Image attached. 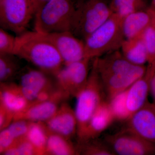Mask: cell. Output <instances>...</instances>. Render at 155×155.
I'll return each mask as SVG.
<instances>
[{
  "label": "cell",
  "mask_w": 155,
  "mask_h": 155,
  "mask_svg": "<svg viewBox=\"0 0 155 155\" xmlns=\"http://www.w3.org/2000/svg\"><path fill=\"white\" fill-rule=\"evenodd\" d=\"M13 54L54 76L64 63L58 50L43 34L25 31L16 37Z\"/></svg>",
  "instance_id": "cell-1"
},
{
  "label": "cell",
  "mask_w": 155,
  "mask_h": 155,
  "mask_svg": "<svg viewBox=\"0 0 155 155\" xmlns=\"http://www.w3.org/2000/svg\"><path fill=\"white\" fill-rule=\"evenodd\" d=\"M123 19L113 13L84 41L85 58L92 60L121 49L125 39L122 30Z\"/></svg>",
  "instance_id": "cell-2"
},
{
  "label": "cell",
  "mask_w": 155,
  "mask_h": 155,
  "mask_svg": "<svg viewBox=\"0 0 155 155\" xmlns=\"http://www.w3.org/2000/svg\"><path fill=\"white\" fill-rule=\"evenodd\" d=\"M77 0H49L37 10L34 30L49 34L70 31Z\"/></svg>",
  "instance_id": "cell-3"
},
{
  "label": "cell",
  "mask_w": 155,
  "mask_h": 155,
  "mask_svg": "<svg viewBox=\"0 0 155 155\" xmlns=\"http://www.w3.org/2000/svg\"><path fill=\"white\" fill-rule=\"evenodd\" d=\"M113 13L105 0H77L70 31L84 41Z\"/></svg>",
  "instance_id": "cell-4"
},
{
  "label": "cell",
  "mask_w": 155,
  "mask_h": 155,
  "mask_svg": "<svg viewBox=\"0 0 155 155\" xmlns=\"http://www.w3.org/2000/svg\"><path fill=\"white\" fill-rule=\"evenodd\" d=\"M104 93L99 75L93 65L86 85L75 97L74 110L77 120L78 139L82 136L92 116L104 101Z\"/></svg>",
  "instance_id": "cell-5"
},
{
  "label": "cell",
  "mask_w": 155,
  "mask_h": 155,
  "mask_svg": "<svg viewBox=\"0 0 155 155\" xmlns=\"http://www.w3.org/2000/svg\"><path fill=\"white\" fill-rule=\"evenodd\" d=\"M35 12L31 0H0L1 28L20 35L26 31Z\"/></svg>",
  "instance_id": "cell-6"
},
{
  "label": "cell",
  "mask_w": 155,
  "mask_h": 155,
  "mask_svg": "<svg viewBox=\"0 0 155 155\" xmlns=\"http://www.w3.org/2000/svg\"><path fill=\"white\" fill-rule=\"evenodd\" d=\"M90 59L85 58L64 65L54 77L57 88L68 98L76 97L86 85Z\"/></svg>",
  "instance_id": "cell-7"
},
{
  "label": "cell",
  "mask_w": 155,
  "mask_h": 155,
  "mask_svg": "<svg viewBox=\"0 0 155 155\" xmlns=\"http://www.w3.org/2000/svg\"><path fill=\"white\" fill-rule=\"evenodd\" d=\"M104 142L115 155H149L155 154V144L125 128L106 136Z\"/></svg>",
  "instance_id": "cell-8"
},
{
  "label": "cell",
  "mask_w": 155,
  "mask_h": 155,
  "mask_svg": "<svg viewBox=\"0 0 155 155\" xmlns=\"http://www.w3.org/2000/svg\"><path fill=\"white\" fill-rule=\"evenodd\" d=\"M61 55L64 65L85 59L84 41L71 31L43 34Z\"/></svg>",
  "instance_id": "cell-9"
},
{
  "label": "cell",
  "mask_w": 155,
  "mask_h": 155,
  "mask_svg": "<svg viewBox=\"0 0 155 155\" xmlns=\"http://www.w3.org/2000/svg\"><path fill=\"white\" fill-rule=\"evenodd\" d=\"M48 75L40 69L27 68L21 71L18 84L29 104L35 101L41 94L56 88L55 82Z\"/></svg>",
  "instance_id": "cell-10"
},
{
  "label": "cell",
  "mask_w": 155,
  "mask_h": 155,
  "mask_svg": "<svg viewBox=\"0 0 155 155\" xmlns=\"http://www.w3.org/2000/svg\"><path fill=\"white\" fill-rule=\"evenodd\" d=\"M67 99L58 89L57 93L49 99L29 104L24 110L14 116V121L22 119L30 122H45L54 116L60 105Z\"/></svg>",
  "instance_id": "cell-11"
},
{
  "label": "cell",
  "mask_w": 155,
  "mask_h": 155,
  "mask_svg": "<svg viewBox=\"0 0 155 155\" xmlns=\"http://www.w3.org/2000/svg\"><path fill=\"white\" fill-rule=\"evenodd\" d=\"M126 121V128L155 144V103L147 102Z\"/></svg>",
  "instance_id": "cell-12"
},
{
  "label": "cell",
  "mask_w": 155,
  "mask_h": 155,
  "mask_svg": "<svg viewBox=\"0 0 155 155\" xmlns=\"http://www.w3.org/2000/svg\"><path fill=\"white\" fill-rule=\"evenodd\" d=\"M44 123L50 132L69 139L77 133V120L75 110L65 101L60 105L54 116Z\"/></svg>",
  "instance_id": "cell-13"
},
{
  "label": "cell",
  "mask_w": 155,
  "mask_h": 155,
  "mask_svg": "<svg viewBox=\"0 0 155 155\" xmlns=\"http://www.w3.org/2000/svg\"><path fill=\"white\" fill-rule=\"evenodd\" d=\"M147 69L144 66H136L127 72L101 78L108 101L126 91L137 80L144 76Z\"/></svg>",
  "instance_id": "cell-14"
},
{
  "label": "cell",
  "mask_w": 155,
  "mask_h": 155,
  "mask_svg": "<svg viewBox=\"0 0 155 155\" xmlns=\"http://www.w3.org/2000/svg\"><path fill=\"white\" fill-rule=\"evenodd\" d=\"M94 59L93 65L101 79L129 71L137 65L125 59L118 50Z\"/></svg>",
  "instance_id": "cell-15"
},
{
  "label": "cell",
  "mask_w": 155,
  "mask_h": 155,
  "mask_svg": "<svg viewBox=\"0 0 155 155\" xmlns=\"http://www.w3.org/2000/svg\"><path fill=\"white\" fill-rule=\"evenodd\" d=\"M115 120L109 102L104 100L92 116L78 143L96 139Z\"/></svg>",
  "instance_id": "cell-16"
},
{
  "label": "cell",
  "mask_w": 155,
  "mask_h": 155,
  "mask_svg": "<svg viewBox=\"0 0 155 155\" xmlns=\"http://www.w3.org/2000/svg\"><path fill=\"white\" fill-rule=\"evenodd\" d=\"M155 7L140 10L129 14L123 19L122 30L125 39L140 36L152 22Z\"/></svg>",
  "instance_id": "cell-17"
},
{
  "label": "cell",
  "mask_w": 155,
  "mask_h": 155,
  "mask_svg": "<svg viewBox=\"0 0 155 155\" xmlns=\"http://www.w3.org/2000/svg\"><path fill=\"white\" fill-rule=\"evenodd\" d=\"M150 81V73L147 69L144 76L137 80L126 90V105L130 116L147 102Z\"/></svg>",
  "instance_id": "cell-18"
},
{
  "label": "cell",
  "mask_w": 155,
  "mask_h": 155,
  "mask_svg": "<svg viewBox=\"0 0 155 155\" xmlns=\"http://www.w3.org/2000/svg\"><path fill=\"white\" fill-rule=\"evenodd\" d=\"M0 104L15 115L24 110L29 102L23 95L19 84L9 81L1 83Z\"/></svg>",
  "instance_id": "cell-19"
},
{
  "label": "cell",
  "mask_w": 155,
  "mask_h": 155,
  "mask_svg": "<svg viewBox=\"0 0 155 155\" xmlns=\"http://www.w3.org/2000/svg\"><path fill=\"white\" fill-rule=\"evenodd\" d=\"M121 49L125 59L134 65L144 66L148 63L147 53L140 35L135 38L125 39Z\"/></svg>",
  "instance_id": "cell-20"
},
{
  "label": "cell",
  "mask_w": 155,
  "mask_h": 155,
  "mask_svg": "<svg viewBox=\"0 0 155 155\" xmlns=\"http://www.w3.org/2000/svg\"><path fill=\"white\" fill-rule=\"evenodd\" d=\"M49 132L44 122H30L26 138L33 146L37 155H46Z\"/></svg>",
  "instance_id": "cell-21"
},
{
  "label": "cell",
  "mask_w": 155,
  "mask_h": 155,
  "mask_svg": "<svg viewBox=\"0 0 155 155\" xmlns=\"http://www.w3.org/2000/svg\"><path fill=\"white\" fill-rule=\"evenodd\" d=\"M46 152V155H78L76 147L73 145L70 139L50 131L48 136Z\"/></svg>",
  "instance_id": "cell-22"
},
{
  "label": "cell",
  "mask_w": 155,
  "mask_h": 155,
  "mask_svg": "<svg viewBox=\"0 0 155 155\" xmlns=\"http://www.w3.org/2000/svg\"><path fill=\"white\" fill-rule=\"evenodd\" d=\"M13 54H0V82H9L19 74L20 66Z\"/></svg>",
  "instance_id": "cell-23"
},
{
  "label": "cell",
  "mask_w": 155,
  "mask_h": 155,
  "mask_svg": "<svg viewBox=\"0 0 155 155\" xmlns=\"http://www.w3.org/2000/svg\"><path fill=\"white\" fill-rule=\"evenodd\" d=\"M113 13L124 18L129 14L143 10L145 0H112L109 4Z\"/></svg>",
  "instance_id": "cell-24"
},
{
  "label": "cell",
  "mask_w": 155,
  "mask_h": 155,
  "mask_svg": "<svg viewBox=\"0 0 155 155\" xmlns=\"http://www.w3.org/2000/svg\"><path fill=\"white\" fill-rule=\"evenodd\" d=\"M77 148L78 155H115L110 147L105 142L96 139L78 143Z\"/></svg>",
  "instance_id": "cell-25"
},
{
  "label": "cell",
  "mask_w": 155,
  "mask_h": 155,
  "mask_svg": "<svg viewBox=\"0 0 155 155\" xmlns=\"http://www.w3.org/2000/svg\"><path fill=\"white\" fill-rule=\"evenodd\" d=\"M126 90L108 101L115 120L127 121L130 117L126 105Z\"/></svg>",
  "instance_id": "cell-26"
},
{
  "label": "cell",
  "mask_w": 155,
  "mask_h": 155,
  "mask_svg": "<svg viewBox=\"0 0 155 155\" xmlns=\"http://www.w3.org/2000/svg\"><path fill=\"white\" fill-rule=\"evenodd\" d=\"M140 37L146 48L148 63L153 64L155 62V26L153 21L142 32Z\"/></svg>",
  "instance_id": "cell-27"
},
{
  "label": "cell",
  "mask_w": 155,
  "mask_h": 155,
  "mask_svg": "<svg viewBox=\"0 0 155 155\" xmlns=\"http://www.w3.org/2000/svg\"><path fill=\"white\" fill-rule=\"evenodd\" d=\"M2 155H37L33 146L26 137L17 140L12 147Z\"/></svg>",
  "instance_id": "cell-28"
},
{
  "label": "cell",
  "mask_w": 155,
  "mask_h": 155,
  "mask_svg": "<svg viewBox=\"0 0 155 155\" xmlns=\"http://www.w3.org/2000/svg\"><path fill=\"white\" fill-rule=\"evenodd\" d=\"M30 122L22 119L14 120L7 127L17 140L26 137Z\"/></svg>",
  "instance_id": "cell-29"
},
{
  "label": "cell",
  "mask_w": 155,
  "mask_h": 155,
  "mask_svg": "<svg viewBox=\"0 0 155 155\" xmlns=\"http://www.w3.org/2000/svg\"><path fill=\"white\" fill-rule=\"evenodd\" d=\"M0 28V54H13L16 37Z\"/></svg>",
  "instance_id": "cell-30"
},
{
  "label": "cell",
  "mask_w": 155,
  "mask_h": 155,
  "mask_svg": "<svg viewBox=\"0 0 155 155\" xmlns=\"http://www.w3.org/2000/svg\"><path fill=\"white\" fill-rule=\"evenodd\" d=\"M0 131V153L2 155L5 152L12 147L17 140L8 128Z\"/></svg>",
  "instance_id": "cell-31"
},
{
  "label": "cell",
  "mask_w": 155,
  "mask_h": 155,
  "mask_svg": "<svg viewBox=\"0 0 155 155\" xmlns=\"http://www.w3.org/2000/svg\"><path fill=\"white\" fill-rule=\"evenodd\" d=\"M14 114L0 104V130L7 128L14 120Z\"/></svg>",
  "instance_id": "cell-32"
},
{
  "label": "cell",
  "mask_w": 155,
  "mask_h": 155,
  "mask_svg": "<svg viewBox=\"0 0 155 155\" xmlns=\"http://www.w3.org/2000/svg\"><path fill=\"white\" fill-rule=\"evenodd\" d=\"M49 0H35V10H37L44 3L46 2Z\"/></svg>",
  "instance_id": "cell-33"
},
{
  "label": "cell",
  "mask_w": 155,
  "mask_h": 155,
  "mask_svg": "<svg viewBox=\"0 0 155 155\" xmlns=\"http://www.w3.org/2000/svg\"><path fill=\"white\" fill-rule=\"evenodd\" d=\"M153 22L155 26V9L154 11L153 16Z\"/></svg>",
  "instance_id": "cell-34"
},
{
  "label": "cell",
  "mask_w": 155,
  "mask_h": 155,
  "mask_svg": "<svg viewBox=\"0 0 155 155\" xmlns=\"http://www.w3.org/2000/svg\"><path fill=\"white\" fill-rule=\"evenodd\" d=\"M31 1H32V2H33L34 5L35 7V0H31Z\"/></svg>",
  "instance_id": "cell-35"
},
{
  "label": "cell",
  "mask_w": 155,
  "mask_h": 155,
  "mask_svg": "<svg viewBox=\"0 0 155 155\" xmlns=\"http://www.w3.org/2000/svg\"><path fill=\"white\" fill-rule=\"evenodd\" d=\"M153 5L155 7V0H152Z\"/></svg>",
  "instance_id": "cell-36"
}]
</instances>
